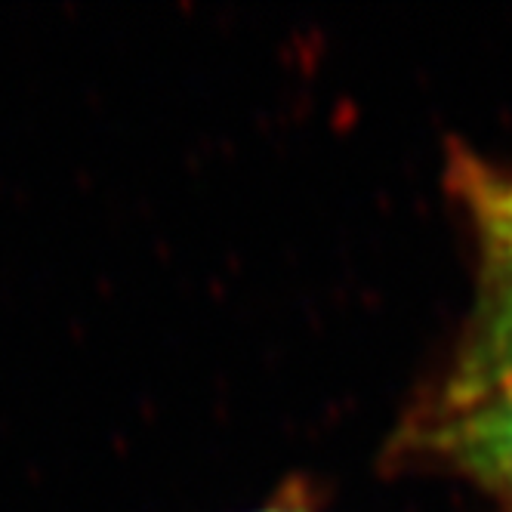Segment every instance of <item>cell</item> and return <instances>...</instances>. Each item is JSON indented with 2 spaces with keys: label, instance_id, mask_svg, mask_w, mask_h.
I'll list each match as a JSON object with an SVG mask.
<instances>
[{
  "label": "cell",
  "instance_id": "cell-1",
  "mask_svg": "<svg viewBox=\"0 0 512 512\" xmlns=\"http://www.w3.org/2000/svg\"><path fill=\"white\" fill-rule=\"evenodd\" d=\"M395 457L445 469L512 506V361L460 352L405 414Z\"/></svg>",
  "mask_w": 512,
  "mask_h": 512
},
{
  "label": "cell",
  "instance_id": "cell-2",
  "mask_svg": "<svg viewBox=\"0 0 512 512\" xmlns=\"http://www.w3.org/2000/svg\"><path fill=\"white\" fill-rule=\"evenodd\" d=\"M445 182L482 269L479 327L463 352L512 361V173L466 145H451Z\"/></svg>",
  "mask_w": 512,
  "mask_h": 512
},
{
  "label": "cell",
  "instance_id": "cell-3",
  "mask_svg": "<svg viewBox=\"0 0 512 512\" xmlns=\"http://www.w3.org/2000/svg\"><path fill=\"white\" fill-rule=\"evenodd\" d=\"M250 512H318L309 491L303 485H294L290 491H281L275 500H269L266 506L260 509H250Z\"/></svg>",
  "mask_w": 512,
  "mask_h": 512
}]
</instances>
